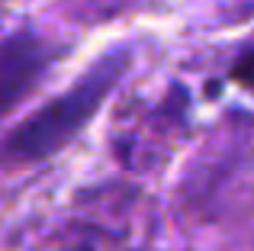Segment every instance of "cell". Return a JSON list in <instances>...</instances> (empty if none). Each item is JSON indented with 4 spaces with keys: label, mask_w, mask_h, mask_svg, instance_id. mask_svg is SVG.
<instances>
[{
    "label": "cell",
    "mask_w": 254,
    "mask_h": 251,
    "mask_svg": "<svg viewBox=\"0 0 254 251\" xmlns=\"http://www.w3.org/2000/svg\"><path fill=\"white\" fill-rule=\"evenodd\" d=\"M129 58L126 52H113L103 55L84 77H77L64 94H58L55 100H49L42 110L29 116L23 126L10 132V138L3 142L0 155L10 161H42V158L55 155L58 148L71 142L87 123L93 120V113L100 110V103L113 94L119 81H123Z\"/></svg>",
    "instance_id": "obj_1"
},
{
    "label": "cell",
    "mask_w": 254,
    "mask_h": 251,
    "mask_svg": "<svg viewBox=\"0 0 254 251\" xmlns=\"http://www.w3.org/2000/svg\"><path fill=\"white\" fill-rule=\"evenodd\" d=\"M52 62L55 49L42 42L32 29H19L0 39V120L39 87Z\"/></svg>",
    "instance_id": "obj_2"
},
{
    "label": "cell",
    "mask_w": 254,
    "mask_h": 251,
    "mask_svg": "<svg viewBox=\"0 0 254 251\" xmlns=\"http://www.w3.org/2000/svg\"><path fill=\"white\" fill-rule=\"evenodd\" d=\"M235 77H238V81H245L248 87H254V45L242 55V62L235 64Z\"/></svg>",
    "instance_id": "obj_3"
}]
</instances>
